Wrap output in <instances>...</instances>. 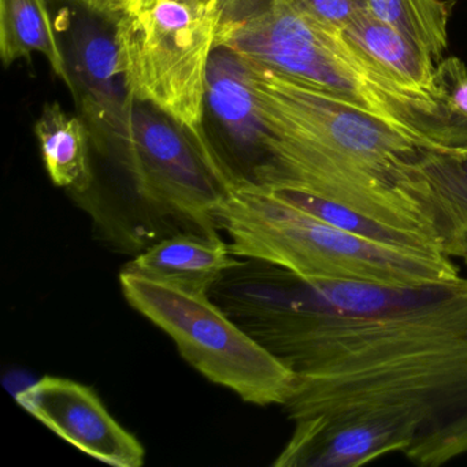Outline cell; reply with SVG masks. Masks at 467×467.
<instances>
[{"label":"cell","instance_id":"3957f363","mask_svg":"<svg viewBox=\"0 0 467 467\" xmlns=\"http://www.w3.org/2000/svg\"><path fill=\"white\" fill-rule=\"evenodd\" d=\"M214 47L318 87L412 138L450 147L436 98L396 83L297 0H220Z\"/></svg>","mask_w":467,"mask_h":467},{"label":"cell","instance_id":"5bb4252c","mask_svg":"<svg viewBox=\"0 0 467 467\" xmlns=\"http://www.w3.org/2000/svg\"><path fill=\"white\" fill-rule=\"evenodd\" d=\"M43 162L51 182L59 188L84 195L94 184L86 122L69 116L58 103H48L35 125Z\"/></svg>","mask_w":467,"mask_h":467},{"label":"cell","instance_id":"ac0fdd59","mask_svg":"<svg viewBox=\"0 0 467 467\" xmlns=\"http://www.w3.org/2000/svg\"><path fill=\"white\" fill-rule=\"evenodd\" d=\"M433 95L447 121L453 149H466L467 67L462 59L448 57L437 62Z\"/></svg>","mask_w":467,"mask_h":467},{"label":"cell","instance_id":"7402d4cb","mask_svg":"<svg viewBox=\"0 0 467 467\" xmlns=\"http://www.w3.org/2000/svg\"><path fill=\"white\" fill-rule=\"evenodd\" d=\"M459 163H461L462 171H463L464 179L467 182V147L466 149L458 150Z\"/></svg>","mask_w":467,"mask_h":467},{"label":"cell","instance_id":"ffe728a7","mask_svg":"<svg viewBox=\"0 0 467 467\" xmlns=\"http://www.w3.org/2000/svg\"><path fill=\"white\" fill-rule=\"evenodd\" d=\"M119 13L138 12L157 4V0H103Z\"/></svg>","mask_w":467,"mask_h":467},{"label":"cell","instance_id":"8fae6325","mask_svg":"<svg viewBox=\"0 0 467 467\" xmlns=\"http://www.w3.org/2000/svg\"><path fill=\"white\" fill-rule=\"evenodd\" d=\"M411 439L385 420H352L294 431L275 467H359L390 453H409Z\"/></svg>","mask_w":467,"mask_h":467},{"label":"cell","instance_id":"7c38bea8","mask_svg":"<svg viewBox=\"0 0 467 467\" xmlns=\"http://www.w3.org/2000/svg\"><path fill=\"white\" fill-rule=\"evenodd\" d=\"M243 261L221 236L180 232L144 248L124 270L187 294L210 296Z\"/></svg>","mask_w":467,"mask_h":467},{"label":"cell","instance_id":"30bf717a","mask_svg":"<svg viewBox=\"0 0 467 467\" xmlns=\"http://www.w3.org/2000/svg\"><path fill=\"white\" fill-rule=\"evenodd\" d=\"M206 110L218 127L221 160L237 184H254L265 165L261 119L244 59L223 47H214L210 57Z\"/></svg>","mask_w":467,"mask_h":467},{"label":"cell","instance_id":"6da1fadb","mask_svg":"<svg viewBox=\"0 0 467 467\" xmlns=\"http://www.w3.org/2000/svg\"><path fill=\"white\" fill-rule=\"evenodd\" d=\"M295 373L294 431L352 420L403 429L407 459L467 453V277L422 286L310 281L244 259L210 295Z\"/></svg>","mask_w":467,"mask_h":467},{"label":"cell","instance_id":"9a60e30c","mask_svg":"<svg viewBox=\"0 0 467 467\" xmlns=\"http://www.w3.org/2000/svg\"><path fill=\"white\" fill-rule=\"evenodd\" d=\"M39 53L67 84V73L48 0H0V56L5 67Z\"/></svg>","mask_w":467,"mask_h":467},{"label":"cell","instance_id":"ba28073f","mask_svg":"<svg viewBox=\"0 0 467 467\" xmlns=\"http://www.w3.org/2000/svg\"><path fill=\"white\" fill-rule=\"evenodd\" d=\"M72 92L95 147L116 158L130 138L135 99L125 86L117 28L103 0H48Z\"/></svg>","mask_w":467,"mask_h":467},{"label":"cell","instance_id":"2e32d148","mask_svg":"<svg viewBox=\"0 0 467 467\" xmlns=\"http://www.w3.org/2000/svg\"><path fill=\"white\" fill-rule=\"evenodd\" d=\"M366 4L373 17L414 40L436 64L444 58L453 0H366Z\"/></svg>","mask_w":467,"mask_h":467},{"label":"cell","instance_id":"52a82bcc","mask_svg":"<svg viewBox=\"0 0 467 467\" xmlns=\"http://www.w3.org/2000/svg\"><path fill=\"white\" fill-rule=\"evenodd\" d=\"M217 20L218 9L176 0L122 13L117 40L130 97L151 103L185 127L206 130L207 72Z\"/></svg>","mask_w":467,"mask_h":467},{"label":"cell","instance_id":"277c9868","mask_svg":"<svg viewBox=\"0 0 467 467\" xmlns=\"http://www.w3.org/2000/svg\"><path fill=\"white\" fill-rule=\"evenodd\" d=\"M213 215L237 258L266 262L305 280L422 286L462 277L455 259L444 254L363 239L250 182L236 185Z\"/></svg>","mask_w":467,"mask_h":467},{"label":"cell","instance_id":"d6986e66","mask_svg":"<svg viewBox=\"0 0 467 467\" xmlns=\"http://www.w3.org/2000/svg\"><path fill=\"white\" fill-rule=\"evenodd\" d=\"M297 2L317 20L340 31L368 12L366 0H297Z\"/></svg>","mask_w":467,"mask_h":467},{"label":"cell","instance_id":"7a4b0ae2","mask_svg":"<svg viewBox=\"0 0 467 467\" xmlns=\"http://www.w3.org/2000/svg\"><path fill=\"white\" fill-rule=\"evenodd\" d=\"M244 62L266 155L255 185L306 191L467 262L459 149L412 138L318 87Z\"/></svg>","mask_w":467,"mask_h":467},{"label":"cell","instance_id":"44dd1931","mask_svg":"<svg viewBox=\"0 0 467 467\" xmlns=\"http://www.w3.org/2000/svg\"><path fill=\"white\" fill-rule=\"evenodd\" d=\"M176 2L188 5V6L198 7V9L215 12L218 9V2L220 0H176Z\"/></svg>","mask_w":467,"mask_h":467},{"label":"cell","instance_id":"5b68a950","mask_svg":"<svg viewBox=\"0 0 467 467\" xmlns=\"http://www.w3.org/2000/svg\"><path fill=\"white\" fill-rule=\"evenodd\" d=\"M114 161L127 171L147 220L220 236L213 213L239 184L206 130L185 127L135 100L130 138Z\"/></svg>","mask_w":467,"mask_h":467},{"label":"cell","instance_id":"8992f818","mask_svg":"<svg viewBox=\"0 0 467 467\" xmlns=\"http://www.w3.org/2000/svg\"><path fill=\"white\" fill-rule=\"evenodd\" d=\"M119 284L128 303L169 335L180 355L209 381L256 406H284L288 400L294 371L212 297L187 294L128 270H122Z\"/></svg>","mask_w":467,"mask_h":467},{"label":"cell","instance_id":"603a6c76","mask_svg":"<svg viewBox=\"0 0 467 467\" xmlns=\"http://www.w3.org/2000/svg\"><path fill=\"white\" fill-rule=\"evenodd\" d=\"M466 265H467V262H466Z\"/></svg>","mask_w":467,"mask_h":467},{"label":"cell","instance_id":"9c48e42d","mask_svg":"<svg viewBox=\"0 0 467 467\" xmlns=\"http://www.w3.org/2000/svg\"><path fill=\"white\" fill-rule=\"evenodd\" d=\"M16 400L86 455L114 467L143 466V445L114 420L91 388L73 379L45 376L18 392Z\"/></svg>","mask_w":467,"mask_h":467},{"label":"cell","instance_id":"4fadbf2b","mask_svg":"<svg viewBox=\"0 0 467 467\" xmlns=\"http://www.w3.org/2000/svg\"><path fill=\"white\" fill-rule=\"evenodd\" d=\"M343 34L396 83L434 97L436 62L414 40L368 12L349 24Z\"/></svg>","mask_w":467,"mask_h":467},{"label":"cell","instance_id":"e0dca14e","mask_svg":"<svg viewBox=\"0 0 467 467\" xmlns=\"http://www.w3.org/2000/svg\"><path fill=\"white\" fill-rule=\"evenodd\" d=\"M261 187V185H259ZM270 192L277 195L278 198L289 202L294 206L299 207L303 212L314 215L324 223H330L341 231L357 234L363 239L373 240V242L385 243V244L399 245V247L415 248V250L434 251L422 240L410 236L403 232L396 231L389 226L376 223L370 218L363 217L359 213L341 206L335 202L319 198L306 191L296 190L291 187H264ZM437 253V251H434Z\"/></svg>","mask_w":467,"mask_h":467}]
</instances>
